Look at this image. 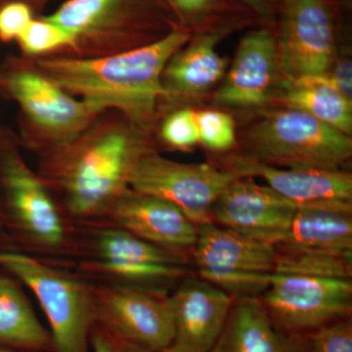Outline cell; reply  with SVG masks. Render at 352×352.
<instances>
[{"label":"cell","instance_id":"obj_1","mask_svg":"<svg viewBox=\"0 0 352 352\" xmlns=\"http://www.w3.org/2000/svg\"><path fill=\"white\" fill-rule=\"evenodd\" d=\"M189 34L173 31L154 43L119 54L97 58H50L38 62L41 73L69 94L102 111L118 109L133 124H151L170 58L188 43Z\"/></svg>","mask_w":352,"mask_h":352},{"label":"cell","instance_id":"obj_4","mask_svg":"<svg viewBox=\"0 0 352 352\" xmlns=\"http://www.w3.org/2000/svg\"><path fill=\"white\" fill-rule=\"evenodd\" d=\"M0 267L36 295L50 322L53 352H89L90 331L96 322L94 291L20 252H0Z\"/></svg>","mask_w":352,"mask_h":352},{"label":"cell","instance_id":"obj_34","mask_svg":"<svg viewBox=\"0 0 352 352\" xmlns=\"http://www.w3.org/2000/svg\"><path fill=\"white\" fill-rule=\"evenodd\" d=\"M0 352H25V351H15V349H7V347L0 346Z\"/></svg>","mask_w":352,"mask_h":352},{"label":"cell","instance_id":"obj_15","mask_svg":"<svg viewBox=\"0 0 352 352\" xmlns=\"http://www.w3.org/2000/svg\"><path fill=\"white\" fill-rule=\"evenodd\" d=\"M224 168L240 176L258 177L296 206L352 201V175L342 170L279 168L248 155L227 157Z\"/></svg>","mask_w":352,"mask_h":352},{"label":"cell","instance_id":"obj_18","mask_svg":"<svg viewBox=\"0 0 352 352\" xmlns=\"http://www.w3.org/2000/svg\"><path fill=\"white\" fill-rule=\"evenodd\" d=\"M210 352H311L307 335L278 327L259 298H235Z\"/></svg>","mask_w":352,"mask_h":352},{"label":"cell","instance_id":"obj_10","mask_svg":"<svg viewBox=\"0 0 352 352\" xmlns=\"http://www.w3.org/2000/svg\"><path fill=\"white\" fill-rule=\"evenodd\" d=\"M296 208L267 185L251 176H240L214 201L212 221L277 245L288 232Z\"/></svg>","mask_w":352,"mask_h":352},{"label":"cell","instance_id":"obj_5","mask_svg":"<svg viewBox=\"0 0 352 352\" xmlns=\"http://www.w3.org/2000/svg\"><path fill=\"white\" fill-rule=\"evenodd\" d=\"M276 245L210 221L199 224L192 261L198 276L235 298H261L277 261Z\"/></svg>","mask_w":352,"mask_h":352},{"label":"cell","instance_id":"obj_24","mask_svg":"<svg viewBox=\"0 0 352 352\" xmlns=\"http://www.w3.org/2000/svg\"><path fill=\"white\" fill-rule=\"evenodd\" d=\"M274 273L302 276L351 279L352 254L291 249L276 245Z\"/></svg>","mask_w":352,"mask_h":352},{"label":"cell","instance_id":"obj_17","mask_svg":"<svg viewBox=\"0 0 352 352\" xmlns=\"http://www.w3.org/2000/svg\"><path fill=\"white\" fill-rule=\"evenodd\" d=\"M113 221L138 237L171 251H192L198 226L159 197L126 189L110 208Z\"/></svg>","mask_w":352,"mask_h":352},{"label":"cell","instance_id":"obj_11","mask_svg":"<svg viewBox=\"0 0 352 352\" xmlns=\"http://www.w3.org/2000/svg\"><path fill=\"white\" fill-rule=\"evenodd\" d=\"M7 85L29 119L57 141L74 140L102 112L91 102L74 98L41 73L16 72Z\"/></svg>","mask_w":352,"mask_h":352},{"label":"cell","instance_id":"obj_21","mask_svg":"<svg viewBox=\"0 0 352 352\" xmlns=\"http://www.w3.org/2000/svg\"><path fill=\"white\" fill-rule=\"evenodd\" d=\"M0 346L25 352H53L50 332L14 280L0 276Z\"/></svg>","mask_w":352,"mask_h":352},{"label":"cell","instance_id":"obj_3","mask_svg":"<svg viewBox=\"0 0 352 352\" xmlns=\"http://www.w3.org/2000/svg\"><path fill=\"white\" fill-rule=\"evenodd\" d=\"M248 156L279 168L340 170L352 156L349 135L287 107L264 116L247 134Z\"/></svg>","mask_w":352,"mask_h":352},{"label":"cell","instance_id":"obj_13","mask_svg":"<svg viewBox=\"0 0 352 352\" xmlns=\"http://www.w3.org/2000/svg\"><path fill=\"white\" fill-rule=\"evenodd\" d=\"M100 267L138 286L177 281L186 275L189 258L148 242L124 229L102 231L97 241Z\"/></svg>","mask_w":352,"mask_h":352},{"label":"cell","instance_id":"obj_19","mask_svg":"<svg viewBox=\"0 0 352 352\" xmlns=\"http://www.w3.org/2000/svg\"><path fill=\"white\" fill-rule=\"evenodd\" d=\"M279 247L352 254V201L298 206Z\"/></svg>","mask_w":352,"mask_h":352},{"label":"cell","instance_id":"obj_29","mask_svg":"<svg viewBox=\"0 0 352 352\" xmlns=\"http://www.w3.org/2000/svg\"><path fill=\"white\" fill-rule=\"evenodd\" d=\"M32 21V11L23 2H11L0 8V38L18 39Z\"/></svg>","mask_w":352,"mask_h":352},{"label":"cell","instance_id":"obj_31","mask_svg":"<svg viewBox=\"0 0 352 352\" xmlns=\"http://www.w3.org/2000/svg\"><path fill=\"white\" fill-rule=\"evenodd\" d=\"M342 96L352 105V63L349 59L337 62L332 72L328 73Z\"/></svg>","mask_w":352,"mask_h":352},{"label":"cell","instance_id":"obj_7","mask_svg":"<svg viewBox=\"0 0 352 352\" xmlns=\"http://www.w3.org/2000/svg\"><path fill=\"white\" fill-rule=\"evenodd\" d=\"M259 300L278 327L307 335L351 317L352 280L273 273Z\"/></svg>","mask_w":352,"mask_h":352},{"label":"cell","instance_id":"obj_20","mask_svg":"<svg viewBox=\"0 0 352 352\" xmlns=\"http://www.w3.org/2000/svg\"><path fill=\"white\" fill-rule=\"evenodd\" d=\"M219 41V34H201L170 58L162 78L166 96H198L223 78L228 62L217 51Z\"/></svg>","mask_w":352,"mask_h":352},{"label":"cell","instance_id":"obj_16","mask_svg":"<svg viewBox=\"0 0 352 352\" xmlns=\"http://www.w3.org/2000/svg\"><path fill=\"white\" fill-rule=\"evenodd\" d=\"M279 69L273 34L265 29L249 32L241 39L232 66L214 95V103L233 108L264 105Z\"/></svg>","mask_w":352,"mask_h":352},{"label":"cell","instance_id":"obj_33","mask_svg":"<svg viewBox=\"0 0 352 352\" xmlns=\"http://www.w3.org/2000/svg\"><path fill=\"white\" fill-rule=\"evenodd\" d=\"M248 4L254 7V8L258 9V10H263L265 8L266 0H244Z\"/></svg>","mask_w":352,"mask_h":352},{"label":"cell","instance_id":"obj_14","mask_svg":"<svg viewBox=\"0 0 352 352\" xmlns=\"http://www.w3.org/2000/svg\"><path fill=\"white\" fill-rule=\"evenodd\" d=\"M1 175L9 212L18 228L43 247L61 245L65 238L63 222L38 176L13 152L4 156Z\"/></svg>","mask_w":352,"mask_h":352},{"label":"cell","instance_id":"obj_25","mask_svg":"<svg viewBox=\"0 0 352 352\" xmlns=\"http://www.w3.org/2000/svg\"><path fill=\"white\" fill-rule=\"evenodd\" d=\"M18 41L23 50L31 55L43 54L66 46H76L73 34L44 19L32 20Z\"/></svg>","mask_w":352,"mask_h":352},{"label":"cell","instance_id":"obj_27","mask_svg":"<svg viewBox=\"0 0 352 352\" xmlns=\"http://www.w3.org/2000/svg\"><path fill=\"white\" fill-rule=\"evenodd\" d=\"M307 337L311 352H352L351 317L315 329Z\"/></svg>","mask_w":352,"mask_h":352},{"label":"cell","instance_id":"obj_22","mask_svg":"<svg viewBox=\"0 0 352 352\" xmlns=\"http://www.w3.org/2000/svg\"><path fill=\"white\" fill-rule=\"evenodd\" d=\"M282 100L287 107L303 111L351 135L352 105L342 96L328 74L286 80Z\"/></svg>","mask_w":352,"mask_h":352},{"label":"cell","instance_id":"obj_26","mask_svg":"<svg viewBox=\"0 0 352 352\" xmlns=\"http://www.w3.org/2000/svg\"><path fill=\"white\" fill-rule=\"evenodd\" d=\"M199 141L214 151H227L236 142L235 124L228 113L219 111L196 112Z\"/></svg>","mask_w":352,"mask_h":352},{"label":"cell","instance_id":"obj_32","mask_svg":"<svg viewBox=\"0 0 352 352\" xmlns=\"http://www.w3.org/2000/svg\"><path fill=\"white\" fill-rule=\"evenodd\" d=\"M178 11L186 15H197L212 8L217 0H170Z\"/></svg>","mask_w":352,"mask_h":352},{"label":"cell","instance_id":"obj_23","mask_svg":"<svg viewBox=\"0 0 352 352\" xmlns=\"http://www.w3.org/2000/svg\"><path fill=\"white\" fill-rule=\"evenodd\" d=\"M124 6V0H68L43 19L73 34L78 46L80 38L115 25Z\"/></svg>","mask_w":352,"mask_h":352},{"label":"cell","instance_id":"obj_28","mask_svg":"<svg viewBox=\"0 0 352 352\" xmlns=\"http://www.w3.org/2000/svg\"><path fill=\"white\" fill-rule=\"evenodd\" d=\"M162 136L178 149H187L200 142L195 111L182 109L168 116L162 126Z\"/></svg>","mask_w":352,"mask_h":352},{"label":"cell","instance_id":"obj_2","mask_svg":"<svg viewBox=\"0 0 352 352\" xmlns=\"http://www.w3.org/2000/svg\"><path fill=\"white\" fill-rule=\"evenodd\" d=\"M146 149L124 127H111L78 146L61 175L69 212L78 217L109 210L126 189L134 166Z\"/></svg>","mask_w":352,"mask_h":352},{"label":"cell","instance_id":"obj_12","mask_svg":"<svg viewBox=\"0 0 352 352\" xmlns=\"http://www.w3.org/2000/svg\"><path fill=\"white\" fill-rule=\"evenodd\" d=\"M173 342L164 352H210L226 326L232 296L201 277H185L170 296Z\"/></svg>","mask_w":352,"mask_h":352},{"label":"cell","instance_id":"obj_30","mask_svg":"<svg viewBox=\"0 0 352 352\" xmlns=\"http://www.w3.org/2000/svg\"><path fill=\"white\" fill-rule=\"evenodd\" d=\"M89 344L92 352H161L122 339L97 322L90 331Z\"/></svg>","mask_w":352,"mask_h":352},{"label":"cell","instance_id":"obj_9","mask_svg":"<svg viewBox=\"0 0 352 352\" xmlns=\"http://www.w3.org/2000/svg\"><path fill=\"white\" fill-rule=\"evenodd\" d=\"M94 292L96 322L122 339L164 352L175 333L170 296L164 289L120 286Z\"/></svg>","mask_w":352,"mask_h":352},{"label":"cell","instance_id":"obj_8","mask_svg":"<svg viewBox=\"0 0 352 352\" xmlns=\"http://www.w3.org/2000/svg\"><path fill=\"white\" fill-rule=\"evenodd\" d=\"M276 43L286 80L328 74L336 47L335 16L328 0H282Z\"/></svg>","mask_w":352,"mask_h":352},{"label":"cell","instance_id":"obj_6","mask_svg":"<svg viewBox=\"0 0 352 352\" xmlns=\"http://www.w3.org/2000/svg\"><path fill=\"white\" fill-rule=\"evenodd\" d=\"M240 175L214 164H183L144 153L132 170L129 188L170 201L197 226L212 221V208Z\"/></svg>","mask_w":352,"mask_h":352}]
</instances>
